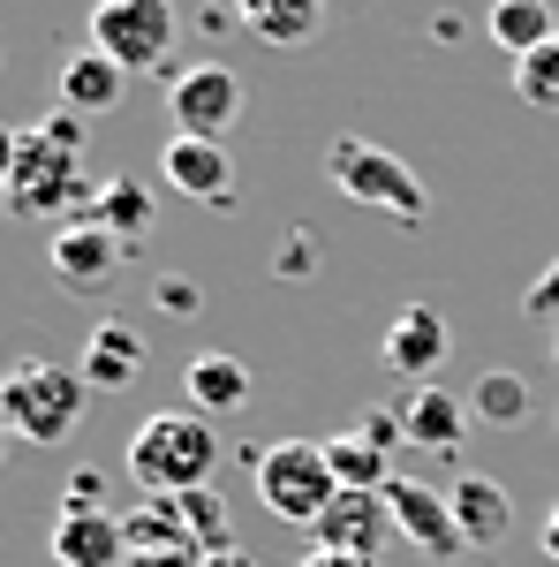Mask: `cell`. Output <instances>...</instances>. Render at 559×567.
Instances as JSON below:
<instances>
[{
    "instance_id": "1",
    "label": "cell",
    "mask_w": 559,
    "mask_h": 567,
    "mask_svg": "<svg viewBox=\"0 0 559 567\" xmlns=\"http://www.w3.org/2000/svg\"><path fill=\"white\" fill-rule=\"evenodd\" d=\"M91 189L84 182V152L69 144V136L53 130H8V205L23 219H84L91 213Z\"/></svg>"
},
{
    "instance_id": "2",
    "label": "cell",
    "mask_w": 559,
    "mask_h": 567,
    "mask_svg": "<svg viewBox=\"0 0 559 567\" xmlns=\"http://www.w3.org/2000/svg\"><path fill=\"white\" fill-rule=\"evenodd\" d=\"M130 477L136 492H213L219 477V424L213 416H197V409H159V416H144L130 439Z\"/></svg>"
},
{
    "instance_id": "3",
    "label": "cell",
    "mask_w": 559,
    "mask_h": 567,
    "mask_svg": "<svg viewBox=\"0 0 559 567\" xmlns=\"http://www.w3.org/2000/svg\"><path fill=\"white\" fill-rule=\"evenodd\" d=\"M325 175H333V189L348 205L386 213L393 227H424V213H431V189L416 182V167L401 152H386V144H371V136H333L325 144Z\"/></svg>"
},
{
    "instance_id": "4",
    "label": "cell",
    "mask_w": 559,
    "mask_h": 567,
    "mask_svg": "<svg viewBox=\"0 0 559 567\" xmlns=\"http://www.w3.org/2000/svg\"><path fill=\"white\" fill-rule=\"evenodd\" d=\"M84 371H61V363H15L8 386H0V424L31 446H61V439L84 424Z\"/></svg>"
},
{
    "instance_id": "5",
    "label": "cell",
    "mask_w": 559,
    "mask_h": 567,
    "mask_svg": "<svg viewBox=\"0 0 559 567\" xmlns=\"http://www.w3.org/2000/svg\"><path fill=\"white\" fill-rule=\"evenodd\" d=\"M258 499L296 529H318L341 499V477L325 462V439H280L258 454Z\"/></svg>"
},
{
    "instance_id": "6",
    "label": "cell",
    "mask_w": 559,
    "mask_h": 567,
    "mask_svg": "<svg viewBox=\"0 0 559 567\" xmlns=\"http://www.w3.org/2000/svg\"><path fill=\"white\" fill-rule=\"evenodd\" d=\"M174 31H182L174 0H99V8H91V45H99L106 61H122L130 76L167 69Z\"/></svg>"
},
{
    "instance_id": "7",
    "label": "cell",
    "mask_w": 559,
    "mask_h": 567,
    "mask_svg": "<svg viewBox=\"0 0 559 567\" xmlns=\"http://www.w3.org/2000/svg\"><path fill=\"white\" fill-rule=\"evenodd\" d=\"M242 106H250V84H242L227 61H197V69L167 76V122H174V136L227 144V130L242 122Z\"/></svg>"
},
{
    "instance_id": "8",
    "label": "cell",
    "mask_w": 559,
    "mask_h": 567,
    "mask_svg": "<svg viewBox=\"0 0 559 567\" xmlns=\"http://www.w3.org/2000/svg\"><path fill=\"white\" fill-rule=\"evenodd\" d=\"M386 507H393V529H401L424 560H462V553H469V537H462V523H454V499H446L438 484L393 477L386 484Z\"/></svg>"
},
{
    "instance_id": "9",
    "label": "cell",
    "mask_w": 559,
    "mask_h": 567,
    "mask_svg": "<svg viewBox=\"0 0 559 567\" xmlns=\"http://www.w3.org/2000/svg\"><path fill=\"white\" fill-rule=\"evenodd\" d=\"M122 250H130V243H114V235H106L91 213L53 227V272H61V288H69V296H99V288L114 280Z\"/></svg>"
},
{
    "instance_id": "10",
    "label": "cell",
    "mask_w": 559,
    "mask_h": 567,
    "mask_svg": "<svg viewBox=\"0 0 559 567\" xmlns=\"http://www.w3.org/2000/svg\"><path fill=\"white\" fill-rule=\"evenodd\" d=\"M159 175H167L174 197H197V205H235V159H227V144H205V136H167Z\"/></svg>"
},
{
    "instance_id": "11",
    "label": "cell",
    "mask_w": 559,
    "mask_h": 567,
    "mask_svg": "<svg viewBox=\"0 0 559 567\" xmlns=\"http://www.w3.org/2000/svg\"><path fill=\"white\" fill-rule=\"evenodd\" d=\"M386 537H401V529H393L386 492H341V499H333V515L318 523V553H355V560H379V553H386Z\"/></svg>"
},
{
    "instance_id": "12",
    "label": "cell",
    "mask_w": 559,
    "mask_h": 567,
    "mask_svg": "<svg viewBox=\"0 0 559 567\" xmlns=\"http://www.w3.org/2000/svg\"><path fill=\"white\" fill-rule=\"evenodd\" d=\"M386 371H401V379H416V386H431V371L446 363V318L431 303H408V310H393V326H386Z\"/></svg>"
},
{
    "instance_id": "13",
    "label": "cell",
    "mask_w": 559,
    "mask_h": 567,
    "mask_svg": "<svg viewBox=\"0 0 559 567\" xmlns=\"http://www.w3.org/2000/svg\"><path fill=\"white\" fill-rule=\"evenodd\" d=\"M45 545H53V560H61V567H130L122 515H76V507H61Z\"/></svg>"
},
{
    "instance_id": "14",
    "label": "cell",
    "mask_w": 559,
    "mask_h": 567,
    "mask_svg": "<svg viewBox=\"0 0 559 567\" xmlns=\"http://www.w3.org/2000/svg\"><path fill=\"white\" fill-rule=\"evenodd\" d=\"M122 99H130V69H122V61H106L99 45H84V53H69V61H61V114L91 122V114H114Z\"/></svg>"
},
{
    "instance_id": "15",
    "label": "cell",
    "mask_w": 559,
    "mask_h": 567,
    "mask_svg": "<svg viewBox=\"0 0 559 567\" xmlns=\"http://www.w3.org/2000/svg\"><path fill=\"white\" fill-rule=\"evenodd\" d=\"M401 424H408V446H424V454H438V462H454L476 416H469V401H454L446 386H416L408 401H401Z\"/></svg>"
},
{
    "instance_id": "16",
    "label": "cell",
    "mask_w": 559,
    "mask_h": 567,
    "mask_svg": "<svg viewBox=\"0 0 559 567\" xmlns=\"http://www.w3.org/2000/svg\"><path fill=\"white\" fill-rule=\"evenodd\" d=\"M446 499H454V523H462V537H469V553L499 545V537L515 529V499H507V484L484 477V470H462V477L446 484Z\"/></svg>"
},
{
    "instance_id": "17",
    "label": "cell",
    "mask_w": 559,
    "mask_h": 567,
    "mask_svg": "<svg viewBox=\"0 0 559 567\" xmlns=\"http://www.w3.org/2000/svg\"><path fill=\"white\" fill-rule=\"evenodd\" d=\"M182 393H189L197 416H213V424H219L227 409L250 401V363L227 355V349H197V355H189V371H182Z\"/></svg>"
},
{
    "instance_id": "18",
    "label": "cell",
    "mask_w": 559,
    "mask_h": 567,
    "mask_svg": "<svg viewBox=\"0 0 559 567\" xmlns=\"http://www.w3.org/2000/svg\"><path fill=\"white\" fill-rule=\"evenodd\" d=\"M235 16L272 53H302V45L325 31V0H235Z\"/></svg>"
},
{
    "instance_id": "19",
    "label": "cell",
    "mask_w": 559,
    "mask_h": 567,
    "mask_svg": "<svg viewBox=\"0 0 559 567\" xmlns=\"http://www.w3.org/2000/svg\"><path fill=\"white\" fill-rule=\"evenodd\" d=\"M136 379H144V333L122 326V318L91 326V341H84V386L122 393V386H136Z\"/></svg>"
},
{
    "instance_id": "20",
    "label": "cell",
    "mask_w": 559,
    "mask_h": 567,
    "mask_svg": "<svg viewBox=\"0 0 559 567\" xmlns=\"http://www.w3.org/2000/svg\"><path fill=\"white\" fill-rule=\"evenodd\" d=\"M122 537L130 553H174V545H197V529L182 515V499L167 492H136V507H122Z\"/></svg>"
},
{
    "instance_id": "21",
    "label": "cell",
    "mask_w": 559,
    "mask_h": 567,
    "mask_svg": "<svg viewBox=\"0 0 559 567\" xmlns=\"http://www.w3.org/2000/svg\"><path fill=\"white\" fill-rule=\"evenodd\" d=\"M484 31H491V39L521 61V53H537V45L559 39V16H552V0H491Z\"/></svg>"
},
{
    "instance_id": "22",
    "label": "cell",
    "mask_w": 559,
    "mask_h": 567,
    "mask_svg": "<svg viewBox=\"0 0 559 567\" xmlns=\"http://www.w3.org/2000/svg\"><path fill=\"white\" fill-rule=\"evenodd\" d=\"M91 219L114 235V243H144L152 235V189L144 182H99V197H91Z\"/></svg>"
},
{
    "instance_id": "23",
    "label": "cell",
    "mask_w": 559,
    "mask_h": 567,
    "mask_svg": "<svg viewBox=\"0 0 559 567\" xmlns=\"http://www.w3.org/2000/svg\"><path fill=\"white\" fill-rule=\"evenodd\" d=\"M325 462H333L341 492H386L393 484V454H379L363 432H333L325 439Z\"/></svg>"
},
{
    "instance_id": "24",
    "label": "cell",
    "mask_w": 559,
    "mask_h": 567,
    "mask_svg": "<svg viewBox=\"0 0 559 567\" xmlns=\"http://www.w3.org/2000/svg\"><path fill=\"white\" fill-rule=\"evenodd\" d=\"M469 416L491 424V432H515L521 416H529V379L521 371H484L469 386Z\"/></svg>"
},
{
    "instance_id": "25",
    "label": "cell",
    "mask_w": 559,
    "mask_h": 567,
    "mask_svg": "<svg viewBox=\"0 0 559 567\" xmlns=\"http://www.w3.org/2000/svg\"><path fill=\"white\" fill-rule=\"evenodd\" d=\"M515 99H521V106H537V114H559V39L515 61Z\"/></svg>"
},
{
    "instance_id": "26",
    "label": "cell",
    "mask_w": 559,
    "mask_h": 567,
    "mask_svg": "<svg viewBox=\"0 0 559 567\" xmlns=\"http://www.w3.org/2000/svg\"><path fill=\"white\" fill-rule=\"evenodd\" d=\"M182 515H189L205 553H227V499L219 492H182Z\"/></svg>"
},
{
    "instance_id": "27",
    "label": "cell",
    "mask_w": 559,
    "mask_h": 567,
    "mask_svg": "<svg viewBox=\"0 0 559 567\" xmlns=\"http://www.w3.org/2000/svg\"><path fill=\"white\" fill-rule=\"evenodd\" d=\"M521 310H529V318H559V258L545 265L537 280H529V296H521Z\"/></svg>"
},
{
    "instance_id": "28",
    "label": "cell",
    "mask_w": 559,
    "mask_h": 567,
    "mask_svg": "<svg viewBox=\"0 0 559 567\" xmlns=\"http://www.w3.org/2000/svg\"><path fill=\"white\" fill-rule=\"evenodd\" d=\"M99 499H106V477H99V470H76V477H69V499H61V507H76V515H106Z\"/></svg>"
},
{
    "instance_id": "29",
    "label": "cell",
    "mask_w": 559,
    "mask_h": 567,
    "mask_svg": "<svg viewBox=\"0 0 559 567\" xmlns=\"http://www.w3.org/2000/svg\"><path fill=\"white\" fill-rule=\"evenodd\" d=\"M205 545H174V553H130V567H205Z\"/></svg>"
},
{
    "instance_id": "30",
    "label": "cell",
    "mask_w": 559,
    "mask_h": 567,
    "mask_svg": "<svg viewBox=\"0 0 559 567\" xmlns=\"http://www.w3.org/2000/svg\"><path fill=\"white\" fill-rule=\"evenodd\" d=\"M159 310L189 318V310H197V280H182V272H174V280H159Z\"/></svg>"
},
{
    "instance_id": "31",
    "label": "cell",
    "mask_w": 559,
    "mask_h": 567,
    "mask_svg": "<svg viewBox=\"0 0 559 567\" xmlns=\"http://www.w3.org/2000/svg\"><path fill=\"white\" fill-rule=\"evenodd\" d=\"M296 567H379V560H355V553H302Z\"/></svg>"
},
{
    "instance_id": "32",
    "label": "cell",
    "mask_w": 559,
    "mask_h": 567,
    "mask_svg": "<svg viewBox=\"0 0 559 567\" xmlns=\"http://www.w3.org/2000/svg\"><path fill=\"white\" fill-rule=\"evenodd\" d=\"M537 545H545V560H559V507L545 515V529H537Z\"/></svg>"
},
{
    "instance_id": "33",
    "label": "cell",
    "mask_w": 559,
    "mask_h": 567,
    "mask_svg": "<svg viewBox=\"0 0 559 567\" xmlns=\"http://www.w3.org/2000/svg\"><path fill=\"white\" fill-rule=\"evenodd\" d=\"M205 567H258V560H250V553H235V545H227V553H213V560H205Z\"/></svg>"
}]
</instances>
